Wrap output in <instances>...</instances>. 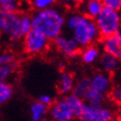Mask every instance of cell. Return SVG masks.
Masks as SVG:
<instances>
[{"instance_id":"6da1fadb","label":"cell","mask_w":121,"mask_h":121,"mask_svg":"<svg viewBox=\"0 0 121 121\" xmlns=\"http://www.w3.org/2000/svg\"><path fill=\"white\" fill-rule=\"evenodd\" d=\"M67 28L72 32L73 39L81 48L94 44L100 39L95 20L84 14H73L67 19Z\"/></svg>"},{"instance_id":"7a4b0ae2","label":"cell","mask_w":121,"mask_h":121,"mask_svg":"<svg viewBox=\"0 0 121 121\" xmlns=\"http://www.w3.org/2000/svg\"><path fill=\"white\" fill-rule=\"evenodd\" d=\"M32 22L33 29L39 31L51 40L61 35L65 25V19L62 14L54 9L39 11L32 17Z\"/></svg>"},{"instance_id":"3957f363","label":"cell","mask_w":121,"mask_h":121,"mask_svg":"<svg viewBox=\"0 0 121 121\" xmlns=\"http://www.w3.org/2000/svg\"><path fill=\"white\" fill-rule=\"evenodd\" d=\"M100 39L110 37L119 33L121 24V14L119 11L104 8L95 19Z\"/></svg>"},{"instance_id":"277c9868","label":"cell","mask_w":121,"mask_h":121,"mask_svg":"<svg viewBox=\"0 0 121 121\" xmlns=\"http://www.w3.org/2000/svg\"><path fill=\"white\" fill-rule=\"evenodd\" d=\"M51 39L35 29H33L24 37L23 51L29 56H38L48 51Z\"/></svg>"},{"instance_id":"5b68a950","label":"cell","mask_w":121,"mask_h":121,"mask_svg":"<svg viewBox=\"0 0 121 121\" xmlns=\"http://www.w3.org/2000/svg\"><path fill=\"white\" fill-rule=\"evenodd\" d=\"M0 34H5L13 41H18L22 39L20 13L5 12L0 9Z\"/></svg>"},{"instance_id":"8992f818","label":"cell","mask_w":121,"mask_h":121,"mask_svg":"<svg viewBox=\"0 0 121 121\" xmlns=\"http://www.w3.org/2000/svg\"><path fill=\"white\" fill-rule=\"evenodd\" d=\"M113 118L114 111L110 107L104 105L92 106L85 104L78 119L80 121H112Z\"/></svg>"},{"instance_id":"52a82bcc","label":"cell","mask_w":121,"mask_h":121,"mask_svg":"<svg viewBox=\"0 0 121 121\" xmlns=\"http://www.w3.org/2000/svg\"><path fill=\"white\" fill-rule=\"evenodd\" d=\"M53 45L55 49L66 58H75L80 54L82 48L72 39L60 35L53 39Z\"/></svg>"},{"instance_id":"ba28073f","label":"cell","mask_w":121,"mask_h":121,"mask_svg":"<svg viewBox=\"0 0 121 121\" xmlns=\"http://www.w3.org/2000/svg\"><path fill=\"white\" fill-rule=\"evenodd\" d=\"M48 114L52 121H72L76 118L73 110L63 98L55 100L49 106Z\"/></svg>"},{"instance_id":"9c48e42d","label":"cell","mask_w":121,"mask_h":121,"mask_svg":"<svg viewBox=\"0 0 121 121\" xmlns=\"http://www.w3.org/2000/svg\"><path fill=\"white\" fill-rule=\"evenodd\" d=\"M100 46L104 52L116 57L121 61V34H116L100 39Z\"/></svg>"},{"instance_id":"30bf717a","label":"cell","mask_w":121,"mask_h":121,"mask_svg":"<svg viewBox=\"0 0 121 121\" xmlns=\"http://www.w3.org/2000/svg\"><path fill=\"white\" fill-rule=\"evenodd\" d=\"M91 84L92 89L98 91L102 94H109L112 89V82L110 79V75L104 72H98L91 77Z\"/></svg>"},{"instance_id":"8fae6325","label":"cell","mask_w":121,"mask_h":121,"mask_svg":"<svg viewBox=\"0 0 121 121\" xmlns=\"http://www.w3.org/2000/svg\"><path fill=\"white\" fill-rule=\"evenodd\" d=\"M75 82H76L75 77L71 72H68V71L61 72L58 77L57 84H56V89L58 94L62 95L71 94L72 91H73Z\"/></svg>"},{"instance_id":"7c38bea8","label":"cell","mask_w":121,"mask_h":121,"mask_svg":"<svg viewBox=\"0 0 121 121\" xmlns=\"http://www.w3.org/2000/svg\"><path fill=\"white\" fill-rule=\"evenodd\" d=\"M99 63L101 71L108 75L116 73L119 70L120 65H121V61H119L116 57H114L105 52H104L100 55L99 59Z\"/></svg>"},{"instance_id":"4fadbf2b","label":"cell","mask_w":121,"mask_h":121,"mask_svg":"<svg viewBox=\"0 0 121 121\" xmlns=\"http://www.w3.org/2000/svg\"><path fill=\"white\" fill-rule=\"evenodd\" d=\"M79 55L84 64H86V65L95 64L96 61H99V59L101 55L100 47L95 43L85 46L81 49Z\"/></svg>"},{"instance_id":"5bb4252c","label":"cell","mask_w":121,"mask_h":121,"mask_svg":"<svg viewBox=\"0 0 121 121\" xmlns=\"http://www.w3.org/2000/svg\"><path fill=\"white\" fill-rule=\"evenodd\" d=\"M92 89V84H91V78L90 77H81L80 79H78L75 82L73 91L72 94L75 95L78 98L82 99H85V96L90 92V90Z\"/></svg>"},{"instance_id":"9a60e30c","label":"cell","mask_w":121,"mask_h":121,"mask_svg":"<svg viewBox=\"0 0 121 121\" xmlns=\"http://www.w3.org/2000/svg\"><path fill=\"white\" fill-rule=\"evenodd\" d=\"M85 6L83 9V13L85 16L89 17L90 19L95 20L96 17L99 15V13L104 9V4L101 0H90V1L84 2Z\"/></svg>"},{"instance_id":"2e32d148","label":"cell","mask_w":121,"mask_h":121,"mask_svg":"<svg viewBox=\"0 0 121 121\" xmlns=\"http://www.w3.org/2000/svg\"><path fill=\"white\" fill-rule=\"evenodd\" d=\"M49 107L42 104L39 100L34 101L30 106V113H31L32 121H39L45 118V115L48 113Z\"/></svg>"},{"instance_id":"e0dca14e","label":"cell","mask_w":121,"mask_h":121,"mask_svg":"<svg viewBox=\"0 0 121 121\" xmlns=\"http://www.w3.org/2000/svg\"><path fill=\"white\" fill-rule=\"evenodd\" d=\"M63 99L68 104V105L71 107V109L73 110V112L75 114V117L76 118H79L80 114H81L83 108H84V105H85L84 99L78 98V96H76L75 95H73L72 93L64 95Z\"/></svg>"},{"instance_id":"ac0fdd59","label":"cell","mask_w":121,"mask_h":121,"mask_svg":"<svg viewBox=\"0 0 121 121\" xmlns=\"http://www.w3.org/2000/svg\"><path fill=\"white\" fill-rule=\"evenodd\" d=\"M105 98L106 96L104 94L91 89L90 92L87 94V95L85 96L84 101H85V104H87L89 105L99 106V105H104V101H105Z\"/></svg>"},{"instance_id":"d6986e66","label":"cell","mask_w":121,"mask_h":121,"mask_svg":"<svg viewBox=\"0 0 121 121\" xmlns=\"http://www.w3.org/2000/svg\"><path fill=\"white\" fill-rule=\"evenodd\" d=\"M13 95L14 88L11 84L7 82H0V106L7 104L12 99Z\"/></svg>"},{"instance_id":"ffe728a7","label":"cell","mask_w":121,"mask_h":121,"mask_svg":"<svg viewBox=\"0 0 121 121\" xmlns=\"http://www.w3.org/2000/svg\"><path fill=\"white\" fill-rule=\"evenodd\" d=\"M20 6V0H0V9L5 12L21 13Z\"/></svg>"},{"instance_id":"44dd1931","label":"cell","mask_w":121,"mask_h":121,"mask_svg":"<svg viewBox=\"0 0 121 121\" xmlns=\"http://www.w3.org/2000/svg\"><path fill=\"white\" fill-rule=\"evenodd\" d=\"M20 27L23 37H25L27 34H29L33 30L32 16L25 13H20Z\"/></svg>"},{"instance_id":"7402d4cb","label":"cell","mask_w":121,"mask_h":121,"mask_svg":"<svg viewBox=\"0 0 121 121\" xmlns=\"http://www.w3.org/2000/svg\"><path fill=\"white\" fill-rule=\"evenodd\" d=\"M16 64L10 65H0V82H7L10 77L14 74L16 71Z\"/></svg>"},{"instance_id":"603a6c76","label":"cell","mask_w":121,"mask_h":121,"mask_svg":"<svg viewBox=\"0 0 121 121\" xmlns=\"http://www.w3.org/2000/svg\"><path fill=\"white\" fill-rule=\"evenodd\" d=\"M17 58L14 52L12 51H0V65L16 64Z\"/></svg>"},{"instance_id":"cb8c5ba5","label":"cell","mask_w":121,"mask_h":121,"mask_svg":"<svg viewBox=\"0 0 121 121\" xmlns=\"http://www.w3.org/2000/svg\"><path fill=\"white\" fill-rule=\"evenodd\" d=\"M57 0H33V6L34 8L40 10H44V9H48V7L53 4L56 3Z\"/></svg>"},{"instance_id":"d4e9b609","label":"cell","mask_w":121,"mask_h":121,"mask_svg":"<svg viewBox=\"0 0 121 121\" xmlns=\"http://www.w3.org/2000/svg\"><path fill=\"white\" fill-rule=\"evenodd\" d=\"M104 8L111 10L120 11L121 10V0H101Z\"/></svg>"},{"instance_id":"484cf974","label":"cell","mask_w":121,"mask_h":121,"mask_svg":"<svg viewBox=\"0 0 121 121\" xmlns=\"http://www.w3.org/2000/svg\"><path fill=\"white\" fill-rule=\"evenodd\" d=\"M110 96L114 102L118 104H121V85L113 87L110 91Z\"/></svg>"},{"instance_id":"4316f807","label":"cell","mask_w":121,"mask_h":121,"mask_svg":"<svg viewBox=\"0 0 121 121\" xmlns=\"http://www.w3.org/2000/svg\"><path fill=\"white\" fill-rule=\"evenodd\" d=\"M38 100L39 102H41L42 104H44V105H46L48 107H49L54 101H55V100H54L53 96L51 95H48V94H42V95H40L39 96Z\"/></svg>"},{"instance_id":"83f0119b","label":"cell","mask_w":121,"mask_h":121,"mask_svg":"<svg viewBox=\"0 0 121 121\" xmlns=\"http://www.w3.org/2000/svg\"><path fill=\"white\" fill-rule=\"evenodd\" d=\"M115 121H121V115H120V116H119V117H118V118H117Z\"/></svg>"},{"instance_id":"f1b7e54d","label":"cell","mask_w":121,"mask_h":121,"mask_svg":"<svg viewBox=\"0 0 121 121\" xmlns=\"http://www.w3.org/2000/svg\"><path fill=\"white\" fill-rule=\"evenodd\" d=\"M39 121H47L45 118H43V119H41V120H39Z\"/></svg>"},{"instance_id":"f546056e","label":"cell","mask_w":121,"mask_h":121,"mask_svg":"<svg viewBox=\"0 0 121 121\" xmlns=\"http://www.w3.org/2000/svg\"><path fill=\"white\" fill-rule=\"evenodd\" d=\"M119 34H121V24H120V30H119Z\"/></svg>"}]
</instances>
